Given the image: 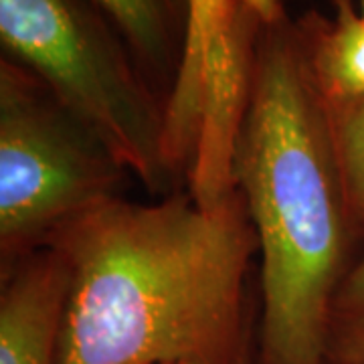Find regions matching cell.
I'll return each mask as SVG.
<instances>
[{
  "label": "cell",
  "instance_id": "2",
  "mask_svg": "<svg viewBox=\"0 0 364 364\" xmlns=\"http://www.w3.org/2000/svg\"><path fill=\"white\" fill-rule=\"evenodd\" d=\"M261 251V364H324L352 221L296 25L261 26L233 164Z\"/></svg>",
  "mask_w": 364,
  "mask_h": 364
},
{
  "label": "cell",
  "instance_id": "1",
  "mask_svg": "<svg viewBox=\"0 0 364 364\" xmlns=\"http://www.w3.org/2000/svg\"><path fill=\"white\" fill-rule=\"evenodd\" d=\"M45 247L67 267L57 364H237L243 286L257 237L239 191L112 198Z\"/></svg>",
  "mask_w": 364,
  "mask_h": 364
},
{
  "label": "cell",
  "instance_id": "8",
  "mask_svg": "<svg viewBox=\"0 0 364 364\" xmlns=\"http://www.w3.org/2000/svg\"><path fill=\"white\" fill-rule=\"evenodd\" d=\"M104 11L136 55L162 69L176 49L181 14L186 0H93Z\"/></svg>",
  "mask_w": 364,
  "mask_h": 364
},
{
  "label": "cell",
  "instance_id": "3",
  "mask_svg": "<svg viewBox=\"0 0 364 364\" xmlns=\"http://www.w3.org/2000/svg\"><path fill=\"white\" fill-rule=\"evenodd\" d=\"M0 39L124 168L152 193L164 191L172 176L164 107L87 4L0 0Z\"/></svg>",
  "mask_w": 364,
  "mask_h": 364
},
{
  "label": "cell",
  "instance_id": "5",
  "mask_svg": "<svg viewBox=\"0 0 364 364\" xmlns=\"http://www.w3.org/2000/svg\"><path fill=\"white\" fill-rule=\"evenodd\" d=\"M184 41L164 105V148L200 207L233 195L261 21L239 0H186Z\"/></svg>",
  "mask_w": 364,
  "mask_h": 364
},
{
  "label": "cell",
  "instance_id": "9",
  "mask_svg": "<svg viewBox=\"0 0 364 364\" xmlns=\"http://www.w3.org/2000/svg\"><path fill=\"white\" fill-rule=\"evenodd\" d=\"M326 363L364 364V247L344 273L332 298Z\"/></svg>",
  "mask_w": 364,
  "mask_h": 364
},
{
  "label": "cell",
  "instance_id": "12",
  "mask_svg": "<svg viewBox=\"0 0 364 364\" xmlns=\"http://www.w3.org/2000/svg\"><path fill=\"white\" fill-rule=\"evenodd\" d=\"M360 14H363L364 18V0H360Z\"/></svg>",
  "mask_w": 364,
  "mask_h": 364
},
{
  "label": "cell",
  "instance_id": "7",
  "mask_svg": "<svg viewBox=\"0 0 364 364\" xmlns=\"http://www.w3.org/2000/svg\"><path fill=\"white\" fill-rule=\"evenodd\" d=\"M332 14L299 21V41L314 83L326 104L364 97V18L354 0H330Z\"/></svg>",
  "mask_w": 364,
  "mask_h": 364
},
{
  "label": "cell",
  "instance_id": "10",
  "mask_svg": "<svg viewBox=\"0 0 364 364\" xmlns=\"http://www.w3.org/2000/svg\"><path fill=\"white\" fill-rule=\"evenodd\" d=\"M326 112L348 210L354 225L364 227V97L344 104H326Z\"/></svg>",
  "mask_w": 364,
  "mask_h": 364
},
{
  "label": "cell",
  "instance_id": "6",
  "mask_svg": "<svg viewBox=\"0 0 364 364\" xmlns=\"http://www.w3.org/2000/svg\"><path fill=\"white\" fill-rule=\"evenodd\" d=\"M67 267L43 247L9 267L0 296V364H57Z\"/></svg>",
  "mask_w": 364,
  "mask_h": 364
},
{
  "label": "cell",
  "instance_id": "11",
  "mask_svg": "<svg viewBox=\"0 0 364 364\" xmlns=\"http://www.w3.org/2000/svg\"><path fill=\"white\" fill-rule=\"evenodd\" d=\"M239 2L245 4L249 11L259 18L263 26H272L286 21L279 0H239Z\"/></svg>",
  "mask_w": 364,
  "mask_h": 364
},
{
  "label": "cell",
  "instance_id": "4",
  "mask_svg": "<svg viewBox=\"0 0 364 364\" xmlns=\"http://www.w3.org/2000/svg\"><path fill=\"white\" fill-rule=\"evenodd\" d=\"M130 174L53 93L14 61L0 65V249L4 267L117 198Z\"/></svg>",
  "mask_w": 364,
  "mask_h": 364
}]
</instances>
